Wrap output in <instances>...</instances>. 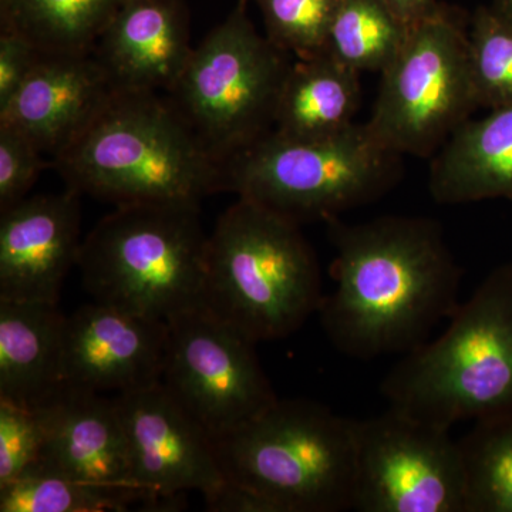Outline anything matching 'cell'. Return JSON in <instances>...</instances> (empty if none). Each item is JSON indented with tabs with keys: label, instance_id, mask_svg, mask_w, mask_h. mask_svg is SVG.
<instances>
[{
	"label": "cell",
	"instance_id": "cell-16",
	"mask_svg": "<svg viewBox=\"0 0 512 512\" xmlns=\"http://www.w3.org/2000/svg\"><path fill=\"white\" fill-rule=\"evenodd\" d=\"M184 0H124L92 55L114 92H165L190 59Z\"/></svg>",
	"mask_w": 512,
	"mask_h": 512
},
{
	"label": "cell",
	"instance_id": "cell-30",
	"mask_svg": "<svg viewBox=\"0 0 512 512\" xmlns=\"http://www.w3.org/2000/svg\"><path fill=\"white\" fill-rule=\"evenodd\" d=\"M407 28L419 25L440 8L439 0H383Z\"/></svg>",
	"mask_w": 512,
	"mask_h": 512
},
{
	"label": "cell",
	"instance_id": "cell-6",
	"mask_svg": "<svg viewBox=\"0 0 512 512\" xmlns=\"http://www.w3.org/2000/svg\"><path fill=\"white\" fill-rule=\"evenodd\" d=\"M201 207L121 205L82 242L83 286L94 302L168 322L202 306L208 235Z\"/></svg>",
	"mask_w": 512,
	"mask_h": 512
},
{
	"label": "cell",
	"instance_id": "cell-1",
	"mask_svg": "<svg viewBox=\"0 0 512 512\" xmlns=\"http://www.w3.org/2000/svg\"><path fill=\"white\" fill-rule=\"evenodd\" d=\"M325 224L335 249L333 289L323 296L318 315L342 355H407L456 312L463 269L439 221L386 215Z\"/></svg>",
	"mask_w": 512,
	"mask_h": 512
},
{
	"label": "cell",
	"instance_id": "cell-4",
	"mask_svg": "<svg viewBox=\"0 0 512 512\" xmlns=\"http://www.w3.org/2000/svg\"><path fill=\"white\" fill-rule=\"evenodd\" d=\"M380 393L390 409L450 430L512 410V264L488 274L439 338L403 355Z\"/></svg>",
	"mask_w": 512,
	"mask_h": 512
},
{
	"label": "cell",
	"instance_id": "cell-20",
	"mask_svg": "<svg viewBox=\"0 0 512 512\" xmlns=\"http://www.w3.org/2000/svg\"><path fill=\"white\" fill-rule=\"evenodd\" d=\"M360 103L359 72L326 53L296 59L282 86L274 130L296 140L336 136L355 124Z\"/></svg>",
	"mask_w": 512,
	"mask_h": 512
},
{
	"label": "cell",
	"instance_id": "cell-18",
	"mask_svg": "<svg viewBox=\"0 0 512 512\" xmlns=\"http://www.w3.org/2000/svg\"><path fill=\"white\" fill-rule=\"evenodd\" d=\"M429 191L441 205L512 201V106L468 119L431 157Z\"/></svg>",
	"mask_w": 512,
	"mask_h": 512
},
{
	"label": "cell",
	"instance_id": "cell-5",
	"mask_svg": "<svg viewBox=\"0 0 512 512\" xmlns=\"http://www.w3.org/2000/svg\"><path fill=\"white\" fill-rule=\"evenodd\" d=\"M323 296L301 225L244 198L221 215L208 237L204 308L259 343L298 332Z\"/></svg>",
	"mask_w": 512,
	"mask_h": 512
},
{
	"label": "cell",
	"instance_id": "cell-17",
	"mask_svg": "<svg viewBox=\"0 0 512 512\" xmlns=\"http://www.w3.org/2000/svg\"><path fill=\"white\" fill-rule=\"evenodd\" d=\"M114 90L92 53L42 55L0 124L19 131L53 158L79 136Z\"/></svg>",
	"mask_w": 512,
	"mask_h": 512
},
{
	"label": "cell",
	"instance_id": "cell-8",
	"mask_svg": "<svg viewBox=\"0 0 512 512\" xmlns=\"http://www.w3.org/2000/svg\"><path fill=\"white\" fill-rule=\"evenodd\" d=\"M247 0L192 49L168 100L225 164L271 133L291 55L256 32Z\"/></svg>",
	"mask_w": 512,
	"mask_h": 512
},
{
	"label": "cell",
	"instance_id": "cell-32",
	"mask_svg": "<svg viewBox=\"0 0 512 512\" xmlns=\"http://www.w3.org/2000/svg\"><path fill=\"white\" fill-rule=\"evenodd\" d=\"M247 2H248V0H247Z\"/></svg>",
	"mask_w": 512,
	"mask_h": 512
},
{
	"label": "cell",
	"instance_id": "cell-29",
	"mask_svg": "<svg viewBox=\"0 0 512 512\" xmlns=\"http://www.w3.org/2000/svg\"><path fill=\"white\" fill-rule=\"evenodd\" d=\"M42 55L19 33L0 29V111L8 107Z\"/></svg>",
	"mask_w": 512,
	"mask_h": 512
},
{
	"label": "cell",
	"instance_id": "cell-26",
	"mask_svg": "<svg viewBox=\"0 0 512 512\" xmlns=\"http://www.w3.org/2000/svg\"><path fill=\"white\" fill-rule=\"evenodd\" d=\"M266 37L296 59L320 55L343 0H255Z\"/></svg>",
	"mask_w": 512,
	"mask_h": 512
},
{
	"label": "cell",
	"instance_id": "cell-24",
	"mask_svg": "<svg viewBox=\"0 0 512 512\" xmlns=\"http://www.w3.org/2000/svg\"><path fill=\"white\" fill-rule=\"evenodd\" d=\"M471 79L480 109L512 106V22L480 6L468 23Z\"/></svg>",
	"mask_w": 512,
	"mask_h": 512
},
{
	"label": "cell",
	"instance_id": "cell-31",
	"mask_svg": "<svg viewBox=\"0 0 512 512\" xmlns=\"http://www.w3.org/2000/svg\"><path fill=\"white\" fill-rule=\"evenodd\" d=\"M491 6H493L500 15H503L504 18L512 22V0H493Z\"/></svg>",
	"mask_w": 512,
	"mask_h": 512
},
{
	"label": "cell",
	"instance_id": "cell-12",
	"mask_svg": "<svg viewBox=\"0 0 512 512\" xmlns=\"http://www.w3.org/2000/svg\"><path fill=\"white\" fill-rule=\"evenodd\" d=\"M126 431L131 476L141 507L178 510L188 491L211 503L227 485L210 434L163 384L114 397Z\"/></svg>",
	"mask_w": 512,
	"mask_h": 512
},
{
	"label": "cell",
	"instance_id": "cell-21",
	"mask_svg": "<svg viewBox=\"0 0 512 512\" xmlns=\"http://www.w3.org/2000/svg\"><path fill=\"white\" fill-rule=\"evenodd\" d=\"M124 0H0V26L43 55H89Z\"/></svg>",
	"mask_w": 512,
	"mask_h": 512
},
{
	"label": "cell",
	"instance_id": "cell-15",
	"mask_svg": "<svg viewBox=\"0 0 512 512\" xmlns=\"http://www.w3.org/2000/svg\"><path fill=\"white\" fill-rule=\"evenodd\" d=\"M80 197L66 188L0 212V299L59 303L82 249Z\"/></svg>",
	"mask_w": 512,
	"mask_h": 512
},
{
	"label": "cell",
	"instance_id": "cell-2",
	"mask_svg": "<svg viewBox=\"0 0 512 512\" xmlns=\"http://www.w3.org/2000/svg\"><path fill=\"white\" fill-rule=\"evenodd\" d=\"M67 188L121 205L201 207L225 191L224 163L212 156L168 97L114 92L53 158Z\"/></svg>",
	"mask_w": 512,
	"mask_h": 512
},
{
	"label": "cell",
	"instance_id": "cell-10",
	"mask_svg": "<svg viewBox=\"0 0 512 512\" xmlns=\"http://www.w3.org/2000/svg\"><path fill=\"white\" fill-rule=\"evenodd\" d=\"M357 512H466V471L450 429L386 412L355 420Z\"/></svg>",
	"mask_w": 512,
	"mask_h": 512
},
{
	"label": "cell",
	"instance_id": "cell-28",
	"mask_svg": "<svg viewBox=\"0 0 512 512\" xmlns=\"http://www.w3.org/2000/svg\"><path fill=\"white\" fill-rule=\"evenodd\" d=\"M46 167L45 154L28 137L0 124V212L28 198Z\"/></svg>",
	"mask_w": 512,
	"mask_h": 512
},
{
	"label": "cell",
	"instance_id": "cell-3",
	"mask_svg": "<svg viewBox=\"0 0 512 512\" xmlns=\"http://www.w3.org/2000/svg\"><path fill=\"white\" fill-rule=\"evenodd\" d=\"M227 485L208 511L352 510L355 420L308 399H279L214 437Z\"/></svg>",
	"mask_w": 512,
	"mask_h": 512
},
{
	"label": "cell",
	"instance_id": "cell-9",
	"mask_svg": "<svg viewBox=\"0 0 512 512\" xmlns=\"http://www.w3.org/2000/svg\"><path fill=\"white\" fill-rule=\"evenodd\" d=\"M470 16L441 2L410 28L399 55L383 70L366 126L400 156L431 158L480 109L468 55Z\"/></svg>",
	"mask_w": 512,
	"mask_h": 512
},
{
	"label": "cell",
	"instance_id": "cell-22",
	"mask_svg": "<svg viewBox=\"0 0 512 512\" xmlns=\"http://www.w3.org/2000/svg\"><path fill=\"white\" fill-rule=\"evenodd\" d=\"M409 30L383 0H343L323 53L356 72L382 73Z\"/></svg>",
	"mask_w": 512,
	"mask_h": 512
},
{
	"label": "cell",
	"instance_id": "cell-14",
	"mask_svg": "<svg viewBox=\"0 0 512 512\" xmlns=\"http://www.w3.org/2000/svg\"><path fill=\"white\" fill-rule=\"evenodd\" d=\"M35 410L45 429L40 467L99 488L127 510L140 504L114 397L60 386Z\"/></svg>",
	"mask_w": 512,
	"mask_h": 512
},
{
	"label": "cell",
	"instance_id": "cell-11",
	"mask_svg": "<svg viewBox=\"0 0 512 512\" xmlns=\"http://www.w3.org/2000/svg\"><path fill=\"white\" fill-rule=\"evenodd\" d=\"M161 384L214 437L237 430L278 397L259 362L258 343L204 306L168 320Z\"/></svg>",
	"mask_w": 512,
	"mask_h": 512
},
{
	"label": "cell",
	"instance_id": "cell-25",
	"mask_svg": "<svg viewBox=\"0 0 512 512\" xmlns=\"http://www.w3.org/2000/svg\"><path fill=\"white\" fill-rule=\"evenodd\" d=\"M127 511L110 494L37 466L0 487V512Z\"/></svg>",
	"mask_w": 512,
	"mask_h": 512
},
{
	"label": "cell",
	"instance_id": "cell-27",
	"mask_svg": "<svg viewBox=\"0 0 512 512\" xmlns=\"http://www.w3.org/2000/svg\"><path fill=\"white\" fill-rule=\"evenodd\" d=\"M45 429L36 410L0 399V487L39 466Z\"/></svg>",
	"mask_w": 512,
	"mask_h": 512
},
{
	"label": "cell",
	"instance_id": "cell-7",
	"mask_svg": "<svg viewBox=\"0 0 512 512\" xmlns=\"http://www.w3.org/2000/svg\"><path fill=\"white\" fill-rule=\"evenodd\" d=\"M402 157L366 123L319 140L272 130L225 161V191L299 225L326 222L392 191L403 177Z\"/></svg>",
	"mask_w": 512,
	"mask_h": 512
},
{
	"label": "cell",
	"instance_id": "cell-13",
	"mask_svg": "<svg viewBox=\"0 0 512 512\" xmlns=\"http://www.w3.org/2000/svg\"><path fill=\"white\" fill-rule=\"evenodd\" d=\"M167 343L164 320L93 301L66 316L62 386L117 394L153 386L163 377Z\"/></svg>",
	"mask_w": 512,
	"mask_h": 512
},
{
	"label": "cell",
	"instance_id": "cell-23",
	"mask_svg": "<svg viewBox=\"0 0 512 512\" xmlns=\"http://www.w3.org/2000/svg\"><path fill=\"white\" fill-rule=\"evenodd\" d=\"M458 444L466 512H512V410L476 421Z\"/></svg>",
	"mask_w": 512,
	"mask_h": 512
},
{
	"label": "cell",
	"instance_id": "cell-19",
	"mask_svg": "<svg viewBox=\"0 0 512 512\" xmlns=\"http://www.w3.org/2000/svg\"><path fill=\"white\" fill-rule=\"evenodd\" d=\"M64 322L57 303L0 299V399L35 410L62 386Z\"/></svg>",
	"mask_w": 512,
	"mask_h": 512
}]
</instances>
